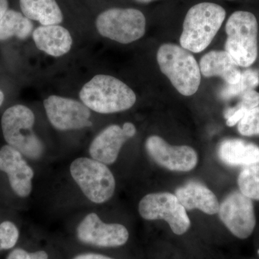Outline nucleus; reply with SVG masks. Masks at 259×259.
Instances as JSON below:
<instances>
[{
    "instance_id": "7ed1b4c3",
    "label": "nucleus",
    "mask_w": 259,
    "mask_h": 259,
    "mask_svg": "<svg viewBox=\"0 0 259 259\" xmlns=\"http://www.w3.org/2000/svg\"><path fill=\"white\" fill-rule=\"evenodd\" d=\"M35 117L30 108L14 105L4 112L1 126L7 144L32 161L40 159L45 146L33 131Z\"/></svg>"
},
{
    "instance_id": "4468645a",
    "label": "nucleus",
    "mask_w": 259,
    "mask_h": 259,
    "mask_svg": "<svg viewBox=\"0 0 259 259\" xmlns=\"http://www.w3.org/2000/svg\"><path fill=\"white\" fill-rule=\"evenodd\" d=\"M136 134V126L131 122H125L122 127L118 125L107 126L90 144V157L107 166L112 165L117 161L122 146Z\"/></svg>"
},
{
    "instance_id": "aec40b11",
    "label": "nucleus",
    "mask_w": 259,
    "mask_h": 259,
    "mask_svg": "<svg viewBox=\"0 0 259 259\" xmlns=\"http://www.w3.org/2000/svg\"><path fill=\"white\" fill-rule=\"evenodd\" d=\"M32 29L31 20L23 13L8 10L0 20V40H8L14 36L23 40L31 34Z\"/></svg>"
},
{
    "instance_id": "f3484780",
    "label": "nucleus",
    "mask_w": 259,
    "mask_h": 259,
    "mask_svg": "<svg viewBox=\"0 0 259 259\" xmlns=\"http://www.w3.org/2000/svg\"><path fill=\"white\" fill-rule=\"evenodd\" d=\"M199 69L205 77L220 76L230 84H234L241 79L239 66L227 51H209L200 59Z\"/></svg>"
},
{
    "instance_id": "4be33fe9",
    "label": "nucleus",
    "mask_w": 259,
    "mask_h": 259,
    "mask_svg": "<svg viewBox=\"0 0 259 259\" xmlns=\"http://www.w3.org/2000/svg\"><path fill=\"white\" fill-rule=\"evenodd\" d=\"M259 105V93L254 90L242 95L241 101L236 106L228 108L224 112L227 125L233 127L239 122L247 112Z\"/></svg>"
},
{
    "instance_id": "a878e982",
    "label": "nucleus",
    "mask_w": 259,
    "mask_h": 259,
    "mask_svg": "<svg viewBox=\"0 0 259 259\" xmlns=\"http://www.w3.org/2000/svg\"><path fill=\"white\" fill-rule=\"evenodd\" d=\"M7 259H49V255L44 250L30 253L22 248L13 250Z\"/></svg>"
},
{
    "instance_id": "6ab92c4d",
    "label": "nucleus",
    "mask_w": 259,
    "mask_h": 259,
    "mask_svg": "<svg viewBox=\"0 0 259 259\" xmlns=\"http://www.w3.org/2000/svg\"><path fill=\"white\" fill-rule=\"evenodd\" d=\"M22 13L42 25H59L64 15L56 0H20Z\"/></svg>"
},
{
    "instance_id": "f03ea898",
    "label": "nucleus",
    "mask_w": 259,
    "mask_h": 259,
    "mask_svg": "<svg viewBox=\"0 0 259 259\" xmlns=\"http://www.w3.org/2000/svg\"><path fill=\"white\" fill-rule=\"evenodd\" d=\"M226 12L221 5L202 3L189 10L184 20L181 47L193 53L208 47L222 26Z\"/></svg>"
},
{
    "instance_id": "f257e3e1",
    "label": "nucleus",
    "mask_w": 259,
    "mask_h": 259,
    "mask_svg": "<svg viewBox=\"0 0 259 259\" xmlns=\"http://www.w3.org/2000/svg\"><path fill=\"white\" fill-rule=\"evenodd\" d=\"M80 100L90 110L100 114L125 111L136 102V95L120 79L110 75L98 74L83 85Z\"/></svg>"
},
{
    "instance_id": "39448f33",
    "label": "nucleus",
    "mask_w": 259,
    "mask_h": 259,
    "mask_svg": "<svg viewBox=\"0 0 259 259\" xmlns=\"http://www.w3.org/2000/svg\"><path fill=\"white\" fill-rule=\"evenodd\" d=\"M69 170L73 180L90 202L104 204L113 197L115 179L107 165L91 157H79L71 162Z\"/></svg>"
},
{
    "instance_id": "9b49d317",
    "label": "nucleus",
    "mask_w": 259,
    "mask_h": 259,
    "mask_svg": "<svg viewBox=\"0 0 259 259\" xmlns=\"http://www.w3.org/2000/svg\"><path fill=\"white\" fill-rule=\"evenodd\" d=\"M76 235L85 244L103 248L122 246L129 239V232L123 225L103 222L95 212L89 213L81 220Z\"/></svg>"
},
{
    "instance_id": "bb28decb",
    "label": "nucleus",
    "mask_w": 259,
    "mask_h": 259,
    "mask_svg": "<svg viewBox=\"0 0 259 259\" xmlns=\"http://www.w3.org/2000/svg\"><path fill=\"white\" fill-rule=\"evenodd\" d=\"M73 259H114L110 258V257L106 256L102 254H98V253H83V254H80L76 255Z\"/></svg>"
},
{
    "instance_id": "393cba45",
    "label": "nucleus",
    "mask_w": 259,
    "mask_h": 259,
    "mask_svg": "<svg viewBox=\"0 0 259 259\" xmlns=\"http://www.w3.org/2000/svg\"><path fill=\"white\" fill-rule=\"evenodd\" d=\"M238 130L242 136H259V106L245 113L238 123Z\"/></svg>"
},
{
    "instance_id": "a211bd4d",
    "label": "nucleus",
    "mask_w": 259,
    "mask_h": 259,
    "mask_svg": "<svg viewBox=\"0 0 259 259\" xmlns=\"http://www.w3.org/2000/svg\"><path fill=\"white\" fill-rule=\"evenodd\" d=\"M218 158L229 166L259 164V146L241 139H226L218 149Z\"/></svg>"
},
{
    "instance_id": "b1692460",
    "label": "nucleus",
    "mask_w": 259,
    "mask_h": 259,
    "mask_svg": "<svg viewBox=\"0 0 259 259\" xmlns=\"http://www.w3.org/2000/svg\"><path fill=\"white\" fill-rule=\"evenodd\" d=\"M20 231L18 226L11 221L0 223V250H9L18 243Z\"/></svg>"
},
{
    "instance_id": "ddd939ff",
    "label": "nucleus",
    "mask_w": 259,
    "mask_h": 259,
    "mask_svg": "<svg viewBox=\"0 0 259 259\" xmlns=\"http://www.w3.org/2000/svg\"><path fill=\"white\" fill-rule=\"evenodd\" d=\"M0 171L6 175L15 195L23 199L30 197L35 173L26 158L8 144L0 148Z\"/></svg>"
},
{
    "instance_id": "9d476101",
    "label": "nucleus",
    "mask_w": 259,
    "mask_h": 259,
    "mask_svg": "<svg viewBox=\"0 0 259 259\" xmlns=\"http://www.w3.org/2000/svg\"><path fill=\"white\" fill-rule=\"evenodd\" d=\"M48 119L56 129L74 131L90 127L91 112L82 102L52 95L44 102Z\"/></svg>"
},
{
    "instance_id": "f8f14e48",
    "label": "nucleus",
    "mask_w": 259,
    "mask_h": 259,
    "mask_svg": "<svg viewBox=\"0 0 259 259\" xmlns=\"http://www.w3.org/2000/svg\"><path fill=\"white\" fill-rule=\"evenodd\" d=\"M145 147L155 163L170 171H190L198 161L194 148L188 146H171L158 136L148 137Z\"/></svg>"
},
{
    "instance_id": "cd10ccee",
    "label": "nucleus",
    "mask_w": 259,
    "mask_h": 259,
    "mask_svg": "<svg viewBox=\"0 0 259 259\" xmlns=\"http://www.w3.org/2000/svg\"><path fill=\"white\" fill-rule=\"evenodd\" d=\"M8 10V0H0V20Z\"/></svg>"
},
{
    "instance_id": "dca6fc26",
    "label": "nucleus",
    "mask_w": 259,
    "mask_h": 259,
    "mask_svg": "<svg viewBox=\"0 0 259 259\" xmlns=\"http://www.w3.org/2000/svg\"><path fill=\"white\" fill-rule=\"evenodd\" d=\"M175 195L186 210L198 209L207 214H217L220 204L212 191L200 182L192 181L177 189Z\"/></svg>"
},
{
    "instance_id": "c85d7f7f",
    "label": "nucleus",
    "mask_w": 259,
    "mask_h": 259,
    "mask_svg": "<svg viewBox=\"0 0 259 259\" xmlns=\"http://www.w3.org/2000/svg\"><path fill=\"white\" fill-rule=\"evenodd\" d=\"M4 94L3 93V92L0 90V106L3 105V101H4Z\"/></svg>"
},
{
    "instance_id": "1a4fd4ad",
    "label": "nucleus",
    "mask_w": 259,
    "mask_h": 259,
    "mask_svg": "<svg viewBox=\"0 0 259 259\" xmlns=\"http://www.w3.org/2000/svg\"><path fill=\"white\" fill-rule=\"evenodd\" d=\"M218 213L228 231L239 239H246L254 231L256 221L253 202L241 192L228 194Z\"/></svg>"
},
{
    "instance_id": "412c9836",
    "label": "nucleus",
    "mask_w": 259,
    "mask_h": 259,
    "mask_svg": "<svg viewBox=\"0 0 259 259\" xmlns=\"http://www.w3.org/2000/svg\"><path fill=\"white\" fill-rule=\"evenodd\" d=\"M259 84V75L256 71L246 69L241 73L239 81L234 84L227 83L219 93L220 98L224 100L241 97L243 94L253 90Z\"/></svg>"
},
{
    "instance_id": "2eb2a0df",
    "label": "nucleus",
    "mask_w": 259,
    "mask_h": 259,
    "mask_svg": "<svg viewBox=\"0 0 259 259\" xmlns=\"http://www.w3.org/2000/svg\"><path fill=\"white\" fill-rule=\"evenodd\" d=\"M39 50L54 57L67 54L72 46V37L67 29L59 25H41L32 32Z\"/></svg>"
},
{
    "instance_id": "20e7f679",
    "label": "nucleus",
    "mask_w": 259,
    "mask_h": 259,
    "mask_svg": "<svg viewBox=\"0 0 259 259\" xmlns=\"http://www.w3.org/2000/svg\"><path fill=\"white\" fill-rule=\"evenodd\" d=\"M158 64L177 91L184 96L197 93L201 82V71L190 51L173 44L161 45L157 52Z\"/></svg>"
},
{
    "instance_id": "0eeeda50",
    "label": "nucleus",
    "mask_w": 259,
    "mask_h": 259,
    "mask_svg": "<svg viewBox=\"0 0 259 259\" xmlns=\"http://www.w3.org/2000/svg\"><path fill=\"white\" fill-rule=\"evenodd\" d=\"M97 30L102 36L122 44L144 36L146 20L142 12L134 8H111L97 16Z\"/></svg>"
},
{
    "instance_id": "c756f323",
    "label": "nucleus",
    "mask_w": 259,
    "mask_h": 259,
    "mask_svg": "<svg viewBox=\"0 0 259 259\" xmlns=\"http://www.w3.org/2000/svg\"><path fill=\"white\" fill-rule=\"evenodd\" d=\"M136 1L140 3H149L151 2L154 1V0H136Z\"/></svg>"
},
{
    "instance_id": "5701e85b",
    "label": "nucleus",
    "mask_w": 259,
    "mask_h": 259,
    "mask_svg": "<svg viewBox=\"0 0 259 259\" xmlns=\"http://www.w3.org/2000/svg\"><path fill=\"white\" fill-rule=\"evenodd\" d=\"M238 185L242 194L259 200V164L243 168L238 176Z\"/></svg>"
},
{
    "instance_id": "423d86ee",
    "label": "nucleus",
    "mask_w": 259,
    "mask_h": 259,
    "mask_svg": "<svg viewBox=\"0 0 259 259\" xmlns=\"http://www.w3.org/2000/svg\"><path fill=\"white\" fill-rule=\"evenodd\" d=\"M226 51L242 67L251 66L258 56V22L246 11L235 12L227 21Z\"/></svg>"
},
{
    "instance_id": "6e6552de",
    "label": "nucleus",
    "mask_w": 259,
    "mask_h": 259,
    "mask_svg": "<svg viewBox=\"0 0 259 259\" xmlns=\"http://www.w3.org/2000/svg\"><path fill=\"white\" fill-rule=\"evenodd\" d=\"M139 212L146 221L164 220L178 236L187 233L191 226L187 210L177 196L169 192L146 194L140 201Z\"/></svg>"
}]
</instances>
